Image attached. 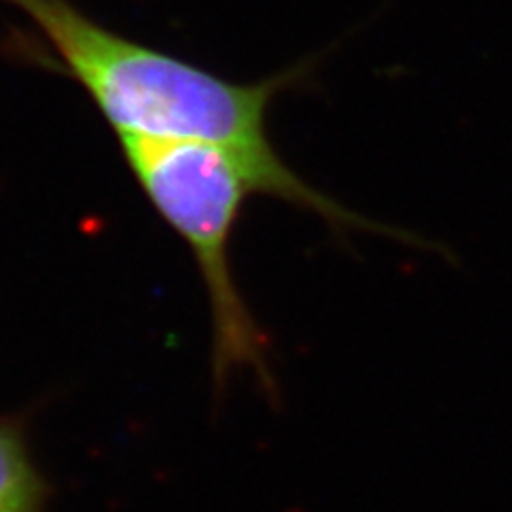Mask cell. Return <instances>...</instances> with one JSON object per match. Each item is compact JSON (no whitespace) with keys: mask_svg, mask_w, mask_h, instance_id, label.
<instances>
[{"mask_svg":"<svg viewBox=\"0 0 512 512\" xmlns=\"http://www.w3.org/2000/svg\"><path fill=\"white\" fill-rule=\"evenodd\" d=\"M5 3L24 11L39 26L122 139L197 141L227 148L261 175L265 195L318 214L340 231L393 235V229L350 212L299 178L269 139L271 103L282 92L306 84L316 58L242 84L109 32L69 0Z\"/></svg>","mask_w":512,"mask_h":512,"instance_id":"6da1fadb","label":"cell"},{"mask_svg":"<svg viewBox=\"0 0 512 512\" xmlns=\"http://www.w3.org/2000/svg\"><path fill=\"white\" fill-rule=\"evenodd\" d=\"M141 188L178 233L201 269L212 312V380L224 393L239 370L256 374L276 397L271 344L231 269V239L250 195H265L261 175L235 152L197 141L122 139Z\"/></svg>","mask_w":512,"mask_h":512,"instance_id":"7a4b0ae2","label":"cell"},{"mask_svg":"<svg viewBox=\"0 0 512 512\" xmlns=\"http://www.w3.org/2000/svg\"><path fill=\"white\" fill-rule=\"evenodd\" d=\"M45 485L18 431L0 425V512H43Z\"/></svg>","mask_w":512,"mask_h":512,"instance_id":"3957f363","label":"cell"}]
</instances>
